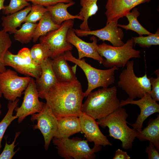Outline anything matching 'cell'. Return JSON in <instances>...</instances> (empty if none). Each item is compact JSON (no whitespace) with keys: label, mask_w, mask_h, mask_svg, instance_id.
<instances>
[{"label":"cell","mask_w":159,"mask_h":159,"mask_svg":"<svg viewBox=\"0 0 159 159\" xmlns=\"http://www.w3.org/2000/svg\"><path fill=\"white\" fill-rule=\"evenodd\" d=\"M85 97L78 80L59 82L45 95L46 103L57 118L69 116L79 117Z\"/></svg>","instance_id":"6da1fadb"},{"label":"cell","mask_w":159,"mask_h":159,"mask_svg":"<svg viewBox=\"0 0 159 159\" xmlns=\"http://www.w3.org/2000/svg\"><path fill=\"white\" fill-rule=\"evenodd\" d=\"M116 86L91 92L82 106V112L95 119L104 117L120 107Z\"/></svg>","instance_id":"7a4b0ae2"},{"label":"cell","mask_w":159,"mask_h":159,"mask_svg":"<svg viewBox=\"0 0 159 159\" xmlns=\"http://www.w3.org/2000/svg\"><path fill=\"white\" fill-rule=\"evenodd\" d=\"M128 116L126 110L120 107L107 116L97 121L102 128H108L109 136L120 140L122 148L125 150L132 148L138 132L127 125L126 119Z\"/></svg>","instance_id":"3957f363"},{"label":"cell","mask_w":159,"mask_h":159,"mask_svg":"<svg viewBox=\"0 0 159 159\" xmlns=\"http://www.w3.org/2000/svg\"><path fill=\"white\" fill-rule=\"evenodd\" d=\"M65 59L76 64L82 70L87 79L88 86L84 92L85 97L94 89L101 87L105 88L113 84L115 81V73L119 68L116 67L106 70L100 69L86 63L85 59H79L74 57L70 51L64 53Z\"/></svg>","instance_id":"277c9868"},{"label":"cell","mask_w":159,"mask_h":159,"mask_svg":"<svg viewBox=\"0 0 159 159\" xmlns=\"http://www.w3.org/2000/svg\"><path fill=\"white\" fill-rule=\"evenodd\" d=\"M134 41L132 37L120 47L112 46L103 42L98 45L97 50L99 54L105 58L102 63L104 67L123 69L130 59L140 57V51L134 49Z\"/></svg>","instance_id":"5b68a950"},{"label":"cell","mask_w":159,"mask_h":159,"mask_svg":"<svg viewBox=\"0 0 159 159\" xmlns=\"http://www.w3.org/2000/svg\"><path fill=\"white\" fill-rule=\"evenodd\" d=\"M52 140L58 155L65 159H94L95 153L102 148L101 146L94 145L91 148L86 140L77 137L71 139L54 137Z\"/></svg>","instance_id":"8992f818"},{"label":"cell","mask_w":159,"mask_h":159,"mask_svg":"<svg viewBox=\"0 0 159 159\" xmlns=\"http://www.w3.org/2000/svg\"><path fill=\"white\" fill-rule=\"evenodd\" d=\"M134 64L133 60L127 62L126 68L120 73L117 82L118 86L133 99L141 98L145 93H150L151 90L149 79L146 74L142 77L136 76L134 71Z\"/></svg>","instance_id":"52a82bcc"},{"label":"cell","mask_w":159,"mask_h":159,"mask_svg":"<svg viewBox=\"0 0 159 159\" xmlns=\"http://www.w3.org/2000/svg\"><path fill=\"white\" fill-rule=\"evenodd\" d=\"M4 63L5 66L11 67L20 73L36 79L39 78L41 74L40 64L33 61L30 49L28 48L21 49L16 54L7 50L4 57Z\"/></svg>","instance_id":"ba28073f"},{"label":"cell","mask_w":159,"mask_h":159,"mask_svg":"<svg viewBox=\"0 0 159 159\" xmlns=\"http://www.w3.org/2000/svg\"><path fill=\"white\" fill-rule=\"evenodd\" d=\"M74 24L73 20L66 21L57 29L39 38L40 43L45 44L49 47L52 52L51 58L52 59L72 50L73 45L67 42L66 37L68 30L72 28Z\"/></svg>","instance_id":"9c48e42d"},{"label":"cell","mask_w":159,"mask_h":159,"mask_svg":"<svg viewBox=\"0 0 159 159\" xmlns=\"http://www.w3.org/2000/svg\"><path fill=\"white\" fill-rule=\"evenodd\" d=\"M32 78L19 76L16 72L8 69L0 73V90L6 99L14 101L21 97Z\"/></svg>","instance_id":"30bf717a"},{"label":"cell","mask_w":159,"mask_h":159,"mask_svg":"<svg viewBox=\"0 0 159 159\" xmlns=\"http://www.w3.org/2000/svg\"><path fill=\"white\" fill-rule=\"evenodd\" d=\"M31 120L33 122L37 121V124L33 125V128L34 130H40L44 138V149L47 150L57 130V118L46 103L40 112L31 115Z\"/></svg>","instance_id":"8fae6325"},{"label":"cell","mask_w":159,"mask_h":159,"mask_svg":"<svg viewBox=\"0 0 159 159\" xmlns=\"http://www.w3.org/2000/svg\"><path fill=\"white\" fill-rule=\"evenodd\" d=\"M35 80L32 78L29 85L25 90L23 100L19 107H16V111L18 122L21 123L26 117L40 112L44 103L39 101Z\"/></svg>","instance_id":"7c38bea8"},{"label":"cell","mask_w":159,"mask_h":159,"mask_svg":"<svg viewBox=\"0 0 159 159\" xmlns=\"http://www.w3.org/2000/svg\"><path fill=\"white\" fill-rule=\"evenodd\" d=\"M118 21H111L106 24L104 27L93 31H85L80 29H74L76 34L80 37L93 35L104 42L107 41L115 47H120L123 45L122 41L124 34L122 29L117 26Z\"/></svg>","instance_id":"4fadbf2b"},{"label":"cell","mask_w":159,"mask_h":159,"mask_svg":"<svg viewBox=\"0 0 159 159\" xmlns=\"http://www.w3.org/2000/svg\"><path fill=\"white\" fill-rule=\"evenodd\" d=\"M151 97L149 93L145 94L143 97L138 100L127 98L126 100L120 101V107L129 104L138 105L140 110L135 122L131 125L138 132L142 130L143 123L150 116L155 113L159 112V105Z\"/></svg>","instance_id":"5bb4252c"},{"label":"cell","mask_w":159,"mask_h":159,"mask_svg":"<svg viewBox=\"0 0 159 159\" xmlns=\"http://www.w3.org/2000/svg\"><path fill=\"white\" fill-rule=\"evenodd\" d=\"M81 132L88 142H93L94 145L111 146L112 143L100 131L96 120L81 112L79 117Z\"/></svg>","instance_id":"9a60e30c"},{"label":"cell","mask_w":159,"mask_h":159,"mask_svg":"<svg viewBox=\"0 0 159 159\" xmlns=\"http://www.w3.org/2000/svg\"><path fill=\"white\" fill-rule=\"evenodd\" d=\"M90 39L92 40V42H87L82 40L76 34L74 29L72 28L68 31L66 40L77 49L78 59H81L84 57L90 58L97 61L100 64H102L104 59L97 52V39L94 36L90 38Z\"/></svg>","instance_id":"2e32d148"},{"label":"cell","mask_w":159,"mask_h":159,"mask_svg":"<svg viewBox=\"0 0 159 159\" xmlns=\"http://www.w3.org/2000/svg\"><path fill=\"white\" fill-rule=\"evenodd\" d=\"M152 0H107L105 5L106 24L111 21H118L136 6Z\"/></svg>","instance_id":"e0dca14e"},{"label":"cell","mask_w":159,"mask_h":159,"mask_svg":"<svg viewBox=\"0 0 159 159\" xmlns=\"http://www.w3.org/2000/svg\"><path fill=\"white\" fill-rule=\"evenodd\" d=\"M41 74L36 79L39 97L44 99L46 94L58 83L53 69L52 59L49 58L40 64Z\"/></svg>","instance_id":"ac0fdd59"},{"label":"cell","mask_w":159,"mask_h":159,"mask_svg":"<svg viewBox=\"0 0 159 159\" xmlns=\"http://www.w3.org/2000/svg\"><path fill=\"white\" fill-rule=\"evenodd\" d=\"M53 70L59 82H66L77 80L75 74L65 59L64 53L52 59Z\"/></svg>","instance_id":"d6986e66"},{"label":"cell","mask_w":159,"mask_h":159,"mask_svg":"<svg viewBox=\"0 0 159 159\" xmlns=\"http://www.w3.org/2000/svg\"><path fill=\"white\" fill-rule=\"evenodd\" d=\"M57 119L58 129L54 137L69 138L75 134L81 132L78 117L69 116Z\"/></svg>","instance_id":"ffe728a7"},{"label":"cell","mask_w":159,"mask_h":159,"mask_svg":"<svg viewBox=\"0 0 159 159\" xmlns=\"http://www.w3.org/2000/svg\"><path fill=\"white\" fill-rule=\"evenodd\" d=\"M75 4L73 1L67 3L60 2L46 7L50 13L53 22L61 25L64 21L70 19H78L83 21V19L78 15H72L68 11L67 9Z\"/></svg>","instance_id":"44dd1931"},{"label":"cell","mask_w":159,"mask_h":159,"mask_svg":"<svg viewBox=\"0 0 159 159\" xmlns=\"http://www.w3.org/2000/svg\"><path fill=\"white\" fill-rule=\"evenodd\" d=\"M31 8L30 5L18 11L2 16L1 19L3 30L6 32H9L10 34H14L17 28L20 27L23 22L30 11Z\"/></svg>","instance_id":"7402d4cb"},{"label":"cell","mask_w":159,"mask_h":159,"mask_svg":"<svg viewBox=\"0 0 159 159\" xmlns=\"http://www.w3.org/2000/svg\"><path fill=\"white\" fill-rule=\"evenodd\" d=\"M136 138L141 141L149 140L159 151V115L155 118H150L147 127L137 131Z\"/></svg>","instance_id":"603a6c76"},{"label":"cell","mask_w":159,"mask_h":159,"mask_svg":"<svg viewBox=\"0 0 159 159\" xmlns=\"http://www.w3.org/2000/svg\"><path fill=\"white\" fill-rule=\"evenodd\" d=\"M35 29L33 34V41L36 42L42 36L49 32L58 29L60 26L55 24L53 21L51 14L48 11L46 12Z\"/></svg>","instance_id":"cb8c5ba5"},{"label":"cell","mask_w":159,"mask_h":159,"mask_svg":"<svg viewBox=\"0 0 159 159\" xmlns=\"http://www.w3.org/2000/svg\"><path fill=\"white\" fill-rule=\"evenodd\" d=\"M98 0H80L82 8L78 14L82 18V22L80 26V29L84 30L90 31L88 20L90 17L95 15L98 10Z\"/></svg>","instance_id":"d4e9b609"},{"label":"cell","mask_w":159,"mask_h":159,"mask_svg":"<svg viewBox=\"0 0 159 159\" xmlns=\"http://www.w3.org/2000/svg\"><path fill=\"white\" fill-rule=\"evenodd\" d=\"M140 15L138 9L135 7L131 12H129L125 16L129 21V24L126 25L117 24V26L126 30H130L134 31L137 33L139 36L151 34L152 33L145 29L138 21V18Z\"/></svg>","instance_id":"484cf974"},{"label":"cell","mask_w":159,"mask_h":159,"mask_svg":"<svg viewBox=\"0 0 159 159\" xmlns=\"http://www.w3.org/2000/svg\"><path fill=\"white\" fill-rule=\"evenodd\" d=\"M37 25V23L25 22L19 29H17L14 33V39L22 44L28 43L33 39Z\"/></svg>","instance_id":"4316f807"},{"label":"cell","mask_w":159,"mask_h":159,"mask_svg":"<svg viewBox=\"0 0 159 159\" xmlns=\"http://www.w3.org/2000/svg\"><path fill=\"white\" fill-rule=\"evenodd\" d=\"M19 99H16L14 101H9L7 105V112L0 122V153L1 148V141L4 133L7 127L11 122L15 119L17 118V117L13 115L14 110L17 107Z\"/></svg>","instance_id":"83f0119b"},{"label":"cell","mask_w":159,"mask_h":159,"mask_svg":"<svg viewBox=\"0 0 159 159\" xmlns=\"http://www.w3.org/2000/svg\"><path fill=\"white\" fill-rule=\"evenodd\" d=\"M30 52L33 61L38 64L50 58L52 55L49 47L42 43L34 45L30 49Z\"/></svg>","instance_id":"f1b7e54d"},{"label":"cell","mask_w":159,"mask_h":159,"mask_svg":"<svg viewBox=\"0 0 159 159\" xmlns=\"http://www.w3.org/2000/svg\"><path fill=\"white\" fill-rule=\"evenodd\" d=\"M12 41L9 34L3 30L0 31V73L6 70L4 63L5 54L11 47Z\"/></svg>","instance_id":"f546056e"},{"label":"cell","mask_w":159,"mask_h":159,"mask_svg":"<svg viewBox=\"0 0 159 159\" xmlns=\"http://www.w3.org/2000/svg\"><path fill=\"white\" fill-rule=\"evenodd\" d=\"M134 41V46L137 44L143 48L150 47L152 45L159 44V30L158 29L155 34H152L146 37L143 36L132 37Z\"/></svg>","instance_id":"4dcf8cb0"},{"label":"cell","mask_w":159,"mask_h":159,"mask_svg":"<svg viewBox=\"0 0 159 159\" xmlns=\"http://www.w3.org/2000/svg\"><path fill=\"white\" fill-rule=\"evenodd\" d=\"M31 6V10L23 22L36 23L41 19L45 13L48 11L46 7L41 5L32 4Z\"/></svg>","instance_id":"1f68e13d"},{"label":"cell","mask_w":159,"mask_h":159,"mask_svg":"<svg viewBox=\"0 0 159 159\" xmlns=\"http://www.w3.org/2000/svg\"><path fill=\"white\" fill-rule=\"evenodd\" d=\"M30 5L27 0H10L9 5L5 6L2 13L8 14L21 10L24 8Z\"/></svg>","instance_id":"d6a6232c"},{"label":"cell","mask_w":159,"mask_h":159,"mask_svg":"<svg viewBox=\"0 0 159 159\" xmlns=\"http://www.w3.org/2000/svg\"><path fill=\"white\" fill-rule=\"evenodd\" d=\"M20 133V132H16L14 139L11 144L7 143L6 139L5 144L3 150L0 153V159H11L16 152L19 150V148L14 151V150L16 146L15 143L17 138Z\"/></svg>","instance_id":"836d02e7"},{"label":"cell","mask_w":159,"mask_h":159,"mask_svg":"<svg viewBox=\"0 0 159 159\" xmlns=\"http://www.w3.org/2000/svg\"><path fill=\"white\" fill-rule=\"evenodd\" d=\"M157 77L149 78L151 86V90L150 93L152 98L155 101H159V69H157L154 72Z\"/></svg>","instance_id":"e575fe53"},{"label":"cell","mask_w":159,"mask_h":159,"mask_svg":"<svg viewBox=\"0 0 159 159\" xmlns=\"http://www.w3.org/2000/svg\"><path fill=\"white\" fill-rule=\"evenodd\" d=\"M32 4H37L44 7L52 6L59 2H62L66 3L72 1V0H27Z\"/></svg>","instance_id":"d590c367"},{"label":"cell","mask_w":159,"mask_h":159,"mask_svg":"<svg viewBox=\"0 0 159 159\" xmlns=\"http://www.w3.org/2000/svg\"><path fill=\"white\" fill-rule=\"evenodd\" d=\"M158 151L154 145L150 142L145 150V153L148 154V159H159Z\"/></svg>","instance_id":"8d00e7d4"},{"label":"cell","mask_w":159,"mask_h":159,"mask_svg":"<svg viewBox=\"0 0 159 159\" xmlns=\"http://www.w3.org/2000/svg\"><path fill=\"white\" fill-rule=\"evenodd\" d=\"M130 157L127 153L125 151L118 149L115 152L113 159H130Z\"/></svg>","instance_id":"74e56055"},{"label":"cell","mask_w":159,"mask_h":159,"mask_svg":"<svg viewBox=\"0 0 159 159\" xmlns=\"http://www.w3.org/2000/svg\"><path fill=\"white\" fill-rule=\"evenodd\" d=\"M5 0H0V11L4 9V2Z\"/></svg>","instance_id":"f35d334b"},{"label":"cell","mask_w":159,"mask_h":159,"mask_svg":"<svg viewBox=\"0 0 159 159\" xmlns=\"http://www.w3.org/2000/svg\"><path fill=\"white\" fill-rule=\"evenodd\" d=\"M77 66V65L75 64V65L74 66H73L72 67H71L72 71L75 74L76 73V69Z\"/></svg>","instance_id":"ab89813d"},{"label":"cell","mask_w":159,"mask_h":159,"mask_svg":"<svg viewBox=\"0 0 159 159\" xmlns=\"http://www.w3.org/2000/svg\"><path fill=\"white\" fill-rule=\"evenodd\" d=\"M2 95V94L1 90H0V98L1 97ZM1 104L0 103V116L1 113Z\"/></svg>","instance_id":"60d3db41"}]
</instances>
